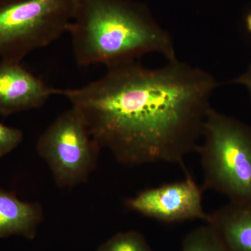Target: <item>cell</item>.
Returning a JSON list of instances; mask_svg holds the SVG:
<instances>
[{
	"instance_id": "obj_1",
	"label": "cell",
	"mask_w": 251,
	"mask_h": 251,
	"mask_svg": "<svg viewBox=\"0 0 251 251\" xmlns=\"http://www.w3.org/2000/svg\"><path fill=\"white\" fill-rule=\"evenodd\" d=\"M219 86L211 74L177 59L157 69L134 62L107 68L78 88L58 89L100 148L119 163L184 166L196 151Z\"/></svg>"
},
{
	"instance_id": "obj_2",
	"label": "cell",
	"mask_w": 251,
	"mask_h": 251,
	"mask_svg": "<svg viewBox=\"0 0 251 251\" xmlns=\"http://www.w3.org/2000/svg\"><path fill=\"white\" fill-rule=\"evenodd\" d=\"M67 33L79 67H112L150 53L176 59L169 34L130 0H78Z\"/></svg>"
},
{
	"instance_id": "obj_3",
	"label": "cell",
	"mask_w": 251,
	"mask_h": 251,
	"mask_svg": "<svg viewBox=\"0 0 251 251\" xmlns=\"http://www.w3.org/2000/svg\"><path fill=\"white\" fill-rule=\"evenodd\" d=\"M201 156L203 191L224 194L230 201H251V129L211 108L203 127Z\"/></svg>"
},
{
	"instance_id": "obj_4",
	"label": "cell",
	"mask_w": 251,
	"mask_h": 251,
	"mask_svg": "<svg viewBox=\"0 0 251 251\" xmlns=\"http://www.w3.org/2000/svg\"><path fill=\"white\" fill-rule=\"evenodd\" d=\"M78 0H0V59L21 62L68 32Z\"/></svg>"
},
{
	"instance_id": "obj_5",
	"label": "cell",
	"mask_w": 251,
	"mask_h": 251,
	"mask_svg": "<svg viewBox=\"0 0 251 251\" xmlns=\"http://www.w3.org/2000/svg\"><path fill=\"white\" fill-rule=\"evenodd\" d=\"M100 149L80 112L72 106L55 119L36 143L38 154L62 188L88 181L97 167Z\"/></svg>"
},
{
	"instance_id": "obj_6",
	"label": "cell",
	"mask_w": 251,
	"mask_h": 251,
	"mask_svg": "<svg viewBox=\"0 0 251 251\" xmlns=\"http://www.w3.org/2000/svg\"><path fill=\"white\" fill-rule=\"evenodd\" d=\"M203 189L189 173L183 181L140 191L126 201L130 210L163 223L201 220L209 214L202 205Z\"/></svg>"
},
{
	"instance_id": "obj_7",
	"label": "cell",
	"mask_w": 251,
	"mask_h": 251,
	"mask_svg": "<svg viewBox=\"0 0 251 251\" xmlns=\"http://www.w3.org/2000/svg\"><path fill=\"white\" fill-rule=\"evenodd\" d=\"M57 92L58 89L49 87L21 62L0 60V115L2 116L40 108Z\"/></svg>"
},
{
	"instance_id": "obj_8",
	"label": "cell",
	"mask_w": 251,
	"mask_h": 251,
	"mask_svg": "<svg viewBox=\"0 0 251 251\" xmlns=\"http://www.w3.org/2000/svg\"><path fill=\"white\" fill-rule=\"evenodd\" d=\"M211 226L228 251H251V201H230L209 214Z\"/></svg>"
},
{
	"instance_id": "obj_9",
	"label": "cell",
	"mask_w": 251,
	"mask_h": 251,
	"mask_svg": "<svg viewBox=\"0 0 251 251\" xmlns=\"http://www.w3.org/2000/svg\"><path fill=\"white\" fill-rule=\"evenodd\" d=\"M43 220L39 203L21 201L14 193L0 188V239L21 236L33 240Z\"/></svg>"
},
{
	"instance_id": "obj_10",
	"label": "cell",
	"mask_w": 251,
	"mask_h": 251,
	"mask_svg": "<svg viewBox=\"0 0 251 251\" xmlns=\"http://www.w3.org/2000/svg\"><path fill=\"white\" fill-rule=\"evenodd\" d=\"M181 251H228L207 224L193 229L185 237Z\"/></svg>"
},
{
	"instance_id": "obj_11",
	"label": "cell",
	"mask_w": 251,
	"mask_h": 251,
	"mask_svg": "<svg viewBox=\"0 0 251 251\" xmlns=\"http://www.w3.org/2000/svg\"><path fill=\"white\" fill-rule=\"evenodd\" d=\"M97 251H153L138 231L119 232L102 244Z\"/></svg>"
},
{
	"instance_id": "obj_12",
	"label": "cell",
	"mask_w": 251,
	"mask_h": 251,
	"mask_svg": "<svg viewBox=\"0 0 251 251\" xmlns=\"http://www.w3.org/2000/svg\"><path fill=\"white\" fill-rule=\"evenodd\" d=\"M24 138L22 130L0 123V158L18 148Z\"/></svg>"
},
{
	"instance_id": "obj_13",
	"label": "cell",
	"mask_w": 251,
	"mask_h": 251,
	"mask_svg": "<svg viewBox=\"0 0 251 251\" xmlns=\"http://www.w3.org/2000/svg\"><path fill=\"white\" fill-rule=\"evenodd\" d=\"M232 83L244 86L249 90L251 97V65L247 71L237 78L232 81Z\"/></svg>"
},
{
	"instance_id": "obj_14",
	"label": "cell",
	"mask_w": 251,
	"mask_h": 251,
	"mask_svg": "<svg viewBox=\"0 0 251 251\" xmlns=\"http://www.w3.org/2000/svg\"><path fill=\"white\" fill-rule=\"evenodd\" d=\"M246 24H247V27L248 30L251 33V11L248 14L247 19H246Z\"/></svg>"
}]
</instances>
